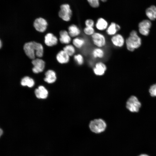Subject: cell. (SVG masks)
<instances>
[{
    "instance_id": "1",
    "label": "cell",
    "mask_w": 156,
    "mask_h": 156,
    "mask_svg": "<svg viewBox=\"0 0 156 156\" xmlns=\"http://www.w3.org/2000/svg\"><path fill=\"white\" fill-rule=\"evenodd\" d=\"M126 44L127 49L131 51L141 46V39L138 35L136 31L133 30L131 32L129 36L126 40Z\"/></svg>"
},
{
    "instance_id": "2",
    "label": "cell",
    "mask_w": 156,
    "mask_h": 156,
    "mask_svg": "<svg viewBox=\"0 0 156 156\" xmlns=\"http://www.w3.org/2000/svg\"><path fill=\"white\" fill-rule=\"evenodd\" d=\"M105 122L101 119H96L91 121L89 125L90 131L96 134H99L103 133L107 128Z\"/></svg>"
},
{
    "instance_id": "3",
    "label": "cell",
    "mask_w": 156,
    "mask_h": 156,
    "mask_svg": "<svg viewBox=\"0 0 156 156\" xmlns=\"http://www.w3.org/2000/svg\"><path fill=\"white\" fill-rule=\"evenodd\" d=\"M142 106L141 102L136 96L132 95L127 99L126 103V107L129 112L137 113L139 112Z\"/></svg>"
},
{
    "instance_id": "4",
    "label": "cell",
    "mask_w": 156,
    "mask_h": 156,
    "mask_svg": "<svg viewBox=\"0 0 156 156\" xmlns=\"http://www.w3.org/2000/svg\"><path fill=\"white\" fill-rule=\"evenodd\" d=\"M60 8L58 13L59 17L64 21H69L72 16V11L70 5L67 4H64L61 5Z\"/></svg>"
},
{
    "instance_id": "5",
    "label": "cell",
    "mask_w": 156,
    "mask_h": 156,
    "mask_svg": "<svg viewBox=\"0 0 156 156\" xmlns=\"http://www.w3.org/2000/svg\"><path fill=\"white\" fill-rule=\"evenodd\" d=\"M91 36L93 43L97 47L102 48L106 45V39L102 34L95 32Z\"/></svg>"
},
{
    "instance_id": "6",
    "label": "cell",
    "mask_w": 156,
    "mask_h": 156,
    "mask_svg": "<svg viewBox=\"0 0 156 156\" xmlns=\"http://www.w3.org/2000/svg\"><path fill=\"white\" fill-rule=\"evenodd\" d=\"M35 41L26 43L23 46V49L26 55L30 59H35L36 47Z\"/></svg>"
},
{
    "instance_id": "7",
    "label": "cell",
    "mask_w": 156,
    "mask_h": 156,
    "mask_svg": "<svg viewBox=\"0 0 156 156\" xmlns=\"http://www.w3.org/2000/svg\"><path fill=\"white\" fill-rule=\"evenodd\" d=\"M151 25V22L148 20H144L141 21L138 25L139 30L140 34L145 36L148 35Z\"/></svg>"
},
{
    "instance_id": "8",
    "label": "cell",
    "mask_w": 156,
    "mask_h": 156,
    "mask_svg": "<svg viewBox=\"0 0 156 156\" xmlns=\"http://www.w3.org/2000/svg\"><path fill=\"white\" fill-rule=\"evenodd\" d=\"M31 63L34 66L32 70L34 73H38L43 70L45 63L42 60L39 58L35 59L32 60Z\"/></svg>"
},
{
    "instance_id": "9",
    "label": "cell",
    "mask_w": 156,
    "mask_h": 156,
    "mask_svg": "<svg viewBox=\"0 0 156 156\" xmlns=\"http://www.w3.org/2000/svg\"><path fill=\"white\" fill-rule=\"evenodd\" d=\"M47 23L46 21L42 18L36 19L34 23V26L35 29L40 32L44 31L47 28Z\"/></svg>"
},
{
    "instance_id": "10",
    "label": "cell",
    "mask_w": 156,
    "mask_h": 156,
    "mask_svg": "<svg viewBox=\"0 0 156 156\" xmlns=\"http://www.w3.org/2000/svg\"><path fill=\"white\" fill-rule=\"evenodd\" d=\"M107 69V66L105 63L101 62H99L95 64L93 68V71L96 75L101 76L104 74Z\"/></svg>"
},
{
    "instance_id": "11",
    "label": "cell",
    "mask_w": 156,
    "mask_h": 156,
    "mask_svg": "<svg viewBox=\"0 0 156 156\" xmlns=\"http://www.w3.org/2000/svg\"><path fill=\"white\" fill-rule=\"evenodd\" d=\"M56 58L59 63L65 64L69 62L70 56L63 50L58 52L56 55Z\"/></svg>"
},
{
    "instance_id": "12",
    "label": "cell",
    "mask_w": 156,
    "mask_h": 156,
    "mask_svg": "<svg viewBox=\"0 0 156 156\" xmlns=\"http://www.w3.org/2000/svg\"><path fill=\"white\" fill-rule=\"evenodd\" d=\"M57 42V38L52 33H48L44 37V43L48 46L51 47L56 45Z\"/></svg>"
},
{
    "instance_id": "13",
    "label": "cell",
    "mask_w": 156,
    "mask_h": 156,
    "mask_svg": "<svg viewBox=\"0 0 156 156\" xmlns=\"http://www.w3.org/2000/svg\"><path fill=\"white\" fill-rule=\"evenodd\" d=\"M111 41L114 46L119 47H122L125 42L123 37L119 34L112 36L111 38Z\"/></svg>"
},
{
    "instance_id": "14",
    "label": "cell",
    "mask_w": 156,
    "mask_h": 156,
    "mask_svg": "<svg viewBox=\"0 0 156 156\" xmlns=\"http://www.w3.org/2000/svg\"><path fill=\"white\" fill-rule=\"evenodd\" d=\"M59 40L63 44H69L71 41V37L69 35L68 31L66 30H62L59 33Z\"/></svg>"
},
{
    "instance_id": "15",
    "label": "cell",
    "mask_w": 156,
    "mask_h": 156,
    "mask_svg": "<svg viewBox=\"0 0 156 156\" xmlns=\"http://www.w3.org/2000/svg\"><path fill=\"white\" fill-rule=\"evenodd\" d=\"M120 29V26L114 22H112L106 29L107 34L110 36H113Z\"/></svg>"
},
{
    "instance_id": "16",
    "label": "cell",
    "mask_w": 156,
    "mask_h": 156,
    "mask_svg": "<svg viewBox=\"0 0 156 156\" xmlns=\"http://www.w3.org/2000/svg\"><path fill=\"white\" fill-rule=\"evenodd\" d=\"M36 97L38 99H46L48 95V92L45 88L43 86H39L35 90Z\"/></svg>"
},
{
    "instance_id": "17",
    "label": "cell",
    "mask_w": 156,
    "mask_h": 156,
    "mask_svg": "<svg viewBox=\"0 0 156 156\" xmlns=\"http://www.w3.org/2000/svg\"><path fill=\"white\" fill-rule=\"evenodd\" d=\"M68 32L71 38H75L78 37L80 34L81 31L78 27L73 24L68 27Z\"/></svg>"
},
{
    "instance_id": "18",
    "label": "cell",
    "mask_w": 156,
    "mask_h": 156,
    "mask_svg": "<svg viewBox=\"0 0 156 156\" xmlns=\"http://www.w3.org/2000/svg\"><path fill=\"white\" fill-rule=\"evenodd\" d=\"M45 77L44 80L49 83H52L54 82L56 79V73L53 70H48L45 73Z\"/></svg>"
},
{
    "instance_id": "19",
    "label": "cell",
    "mask_w": 156,
    "mask_h": 156,
    "mask_svg": "<svg viewBox=\"0 0 156 156\" xmlns=\"http://www.w3.org/2000/svg\"><path fill=\"white\" fill-rule=\"evenodd\" d=\"M109 25L107 22L102 18H99L95 24L96 29L100 31L106 30Z\"/></svg>"
},
{
    "instance_id": "20",
    "label": "cell",
    "mask_w": 156,
    "mask_h": 156,
    "mask_svg": "<svg viewBox=\"0 0 156 156\" xmlns=\"http://www.w3.org/2000/svg\"><path fill=\"white\" fill-rule=\"evenodd\" d=\"M72 42L73 45L75 48L80 49L85 45L86 41L83 38L77 37L73 38L72 40Z\"/></svg>"
},
{
    "instance_id": "21",
    "label": "cell",
    "mask_w": 156,
    "mask_h": 156,
    "mask_svg": "<svg viewBox=\"0 0 156 156\" xmlns=\"http://www.w3.org/2000/svg\"><path fill=\"white\" fill-rule=\"evenodd\" d=\"M146 14L149 19L154 20L156 19V7L152 5L146 10Z\"/></svg>"
},
{
    "instance_id": "22",
    "label": "cell",
    "mask_w": 156,
    "mask_h": 156,
    "mask_svg": "<svg viewBox=\"0 0 156 156\" xmlns=\"http://www.w3.org/2000/svg\"><path fill=\"white\" fill-rule=\"evenodd\" d=\"M92 55L95 59H102L105 56V52L102 48L96 47L92 50Z\"/></svg>"
},
{
    "instance_id": "23",
    "label": "cell",
    "mask_w": 156,
    "mask_h": 156,
    "mask_svg": "<svg viewBox=\"0 0 156 156\" xmlns=\"http://www.w3.org/2000/svg\"><path fill=\"white\" fill-rule=\"evenodd\" d=\"M21 84L23 86H27L29 88L33 87L34 85V80L28 76L23 77L21 81Z\"/></svg>"
},
{
    "instance_id": "24",
    "label": "cell",
    "mask_w": 156,
    "mask_h": 156,
    "mask_svg": "<svg viewBox=\"0 0 156 156\" xmlns=\"http://www.w3.org/2000/svg\"><path fill=\"white\" fill-rule=\"evenodd\" d=\"M63 50L70 57L74 55L76 52L75 47L71 44H67L63 48Z\"/></svg>"
},
{
    "instance_id": "25",
    "label": "cell",
    "mask_w": 156,
    "mask_h": 156,
    "mask_svg": "<svg viewBox=\"0 0 156 156\" xmlns=\"http://www.w3.org/2000/svg\"><path fill=\"white\" fill-rule=\"evenodd\" d=\"M36 56L38 57H42L43 54V48L40 43L35 42Z\"/></svg>"
},
{
    "instance_id": "26",
    "label": "cell",
    "mask_w": 156,
    "mask_h": 156,
    "mask_svg": "<svg viewBox=\"0 0 156 156\" xmlns=\"http://www.w3.org/2000/svg\"><path fill=\"white\" fill-rule=\"evenodd\" d=\"M73 59L79 65H82L84 63V59L83 56L81 54L75 55L73 56Z\"/></svg>"
},
{
    "instance_id": "27",
    "label": "cell",
    "mask_w": 156,
    "mask_h": 156,
    "mask_svg": "<svg viewBox=\"0 0 156 156\" xmlns=\"http://www.w3.org/2000/svg\"><path fill=\"white\" fill-rule=\"evenodd\" d=\"M83 31L85 34L87 36H92L95 32L93 27H86L83 29Z\"/></svg>"
},
{
    "instance_id": "28",
    "label": "cell",
    "mask_w": 156,
    "mask_h": 156,
    "mask_svg": "<svg viewBox=\"0 0 156 156\" xmlns=\"http://www.w3.org/2000/svg\"><path fill=\"white\" fill-rule=\"evenodd\" d=\"M148 92L151 97H156V83L150 86L148 89Z\"/></svg>"
},
{
    "instance_id": "29",
    "label": "cell",
    "mask_w": 156,
    "mask_h": 156,
    "mask_svg": "<svg viewBox=\"0 0 156 156\" xmlns=\"http://www.w3.org/2000/svg\"><path fill=\"white\" fill-rule=\"evenodd\" d=\"M90 5L93 8H97L99 6V0H87Z\"/></svg>"
},
{
    "instance_id": "30",
    "label": "cell",
    "mask_w": 156,
    "mask_h": 156,
    "mask_svg": "<svg viewBox=\"0 0 156 156\" xmlns=\"http://www.w3.org/2000/svg\"><path fill=\"white\" fill-rule=\"evenodd\" d=\"M86 27H93L94 26V22L93 20L91 19L86 20L85 22Z\"/></svg>"
},
{
    "instance_id": "31",
    "label": "cell",
    "mask_w": 156,
    "mask_h": 156,
    "mask_svg": "<svg viewBox=\"0 0 156 156\" xmlns=\"http://www.w3.org/2000/svg\"><path fill=\"white\" fill-rule=\"evenodd\" d=\"M138 156H149L146 154H142L139 155Z\"/></svg>"
},
{
    "instance_id": "32",
    "label": "cell",
    "mask_w": 156,
    "mask_h": 156,
    "mask_svg": "<svg viewBox=\"0 0 156 156\" xmlns=\"http://www.w3.org/2000/svg\"><path fill=\"white\" fill-rule=\"evenodd\" d=\"M0 136H1L3 133V131L1 129H0Z\"/></svg>"
},
{
    "instance_id": "33",
    "label": "cell",
    "mask_w": 156,
    "mask_h": 156,
    "mask_svg": "<svg viewBox=\"0 0 156 156\" xmlns=\"http://www.w3.org/2000/svg\"><path fill=\"white\" fill-rule=\"evenodd\" d=\"M2 46V42H1V40H0V48H1V47Z\"/></svg>"
},
{
    "instance_id": "34",
    "label": "cell",
    "mask_w": 156,
    "mask_h": 156,
    "mask_svg": "<svg viewBox=\"0 0 156 156\" xmlns=\"http://www.w3.org/2000/svg\"><path fill=\"white\" fill-rule=\"evenodd\" d=\"M101 0V1L103 2H105L107 1V0Z\"/></svg>"
}]
</instances>
